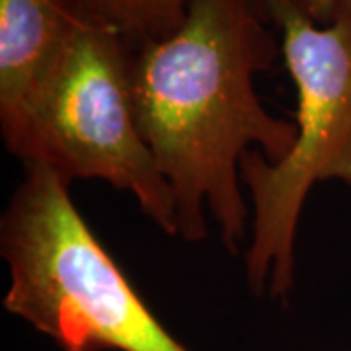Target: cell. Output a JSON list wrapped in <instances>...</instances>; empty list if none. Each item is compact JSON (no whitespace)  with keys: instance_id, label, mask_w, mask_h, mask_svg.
<instances>
[{"instance_id":"cell-5","label":"cell","mask_w":351,"mask_h":351,"mask_svg":"<svg viewBox=\"0 0 351 351\" xmlns=\"http://www.w3.org/2000/svg\"><path fill=\"white\" fill-rule=\"evenodd\" d=\"M84 14L80 0H0V129L10 152Z\"/></svg>"},{"instance_id":"cell-7","label":"cell","mask_w":351,"mask_h":351,"mask_svg":"<svg viewBox=\"0 0 351 351\" xmlns=\"http://www.w3.org/2000/svg\"><path fill=\"white\" fill-rule=\"evenodd\" d=\"M293 4H297L302 12L311 16L314 22L316 20H328L332 10L343 0H291Z\"/></svg>"},{"instance_id":"cell-2","label":"cell","mask_w":351,"mask_h":351,"mask_svg":"<svg viewBox=\"0 0 351 351\" xmlns=\"http://www.w3.org/2000/svg\"><path fill=\"white\" fill-rule=\"evenodd\" d=\"M0 256L4 308L63 351H189L138 297L49 168L24 166L0 219Z\"/></svg>"},{"instance_id":"cell-4","label":"cell","mask_w":351,"mask_h":351,"mask_svg":"<svg viewBox=\"0 0 351 351\" xmlns=\"http://www.w3.org/2000/svg\"><path fill=\"white\" fill-rule=\"evenodd\" d=\"M129 41L84 14L41 92L14 156L49 168L64 184L104 180L137 199L168 237H178L172 189L141 133Z\"/></svg>"},{"instance_id":"cell-6","label":"cell","mask_w":351,"mask_h":351,"mask_svg":"<svg viewBox=\"0 0 351 351\" xmlns=\"http://www.w3.org/2000/svg\"><path fill=\"white\" fill-rule=\"evenodd\" d=\"M86 12L138 45L162 39L184 22L189 0H80Z\"/></svg>"},{"instance_id":"cell-1","label":"cell","mask_w":351,"mask_h":351,"mask_svg":"<svg viewBox=\"0 0 351 351\" xmlns=\"http://www.w3.org/2000/svg\"><path fill=\"white\" fill-rule=\"evenodd\" d=\"M274 59L258 0H189L178 29L133 57L138 127L172 189L180 239H205L209 211L230 254L250 240L240 160L254 145L281 162L297 141V125L267 112L254 88Z\"/></svg>"},{"instance_id":"cell-3","label":"cell","mask_w":351,"mask_h":351,"mask_svg":"<svg viewBox=\"0 0 351 351\" xmlns=\"http://www.w3.org/2000/svg\"><path fill=\"white\" fill-rule=\"evenodd\" d=\"M281 29V51L297 86V141L281 162L260 151L240 160L252 199L244 265L256 297L287 299L295 283V239L318 182L351 186V0L316 25L291 0H263Z\"/></svg>"}]
</instances>
